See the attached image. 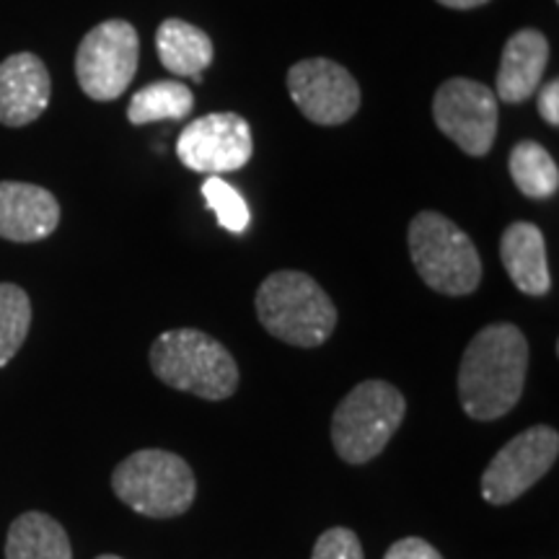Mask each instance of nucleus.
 <instances>
[{"label":"nucleus","mask_w":559,"mask_h":559,"mask_svg":"<svg viewBox=\"0 0 559 559\" xmlns=\"http://www.w3.org/2000/svg\"><path fill=\"white\" fill-rule=\"evenodd\" d=\"M432 117L438 130L451 138L466 156H487L498 135V96L485 83L451 79L432 99Z\"/></svg>","instance_id":"1a4fd4ad"},{"label":"nucleus","mask_w":559,"mask_h":559,"mask_svg":"<svg viewBox=\"0 0 559 559\" xmlns=\"http://www.w3.org/2000/svg\"><path fill=\"white\" fill-rule=\"evenodd\" d=\"M111 489L124 506L148 519H177L198 498L192 466L171 451L130 453L111 474Z\"/></svg>","instance_id":"39448f33"},{"label":"nucleus","mask_w":559,"mask_h":559,"mask_svg":"<svg viewBox=\"0 0 559 559\" xmlns=\"http://www.w3.org/2000/svg\"><path fill=\"white\" fill-rule=\"evenodd\" d=\"M32 326V304L26 290L0 283V368L9 366L24 345Z\"/></svg>","instance_id":"aec40b11"},{"label":"nucleus","mask_w":559,"mask_h":559,"mask_svg":"<svg viewBox=\"0 0 559 559\" xmlns=\"http://www.w3.org/2000/svg\"><path fill=\"white\" fill-rule=\"evenodd\" d=\"M96 559H122V557H117V555H102V557H96Z\"/></svg>","instance_id":"a878e982"},{"label":"nucleus","mask_w":559,"mask_h":559,"mask_svg":"<svg viewBox=\"0 0 559 559\" xmlns=\"http://www.w3.org/2000/svg\"><path fill=\"white\" fill-rule=\"evenodd\" d=\"M500 260L510 280L526 296H547L551 288L547 241L539 226L519 221L510 223L500 239Z\"/></svg>","instance_id":"2eb2a0df"},{"label":"nucleus","mask_w":559,"mask_h":559,"mask_svg":"<svg viewBox=\"0 0 559 559\" xmlns=\"http://www.w3.org/2000/svg\"><path fill=\"white\" fill-rule=\"evenodd\" d=\"M254 153L249 122L234 111H215L187 124L177 138V156L187 169L221 177L239 171Z\"/></svg>","instance_id":"9d476101"},{"label":"nucleus","mask_w":559,"mask_h":559,"mask_svg":"<svg viewBox=\"0 0 559 559\" xmlns=\"http://www.w3.org/2000/svg\"><path fill=\"white\" fill-rule=\"evenodd\" d=\"M440 5L445 9H456V11H469V9H479V5L489 3V0H438Z\"/></svg>","instance_id":"393cba45"},{"label":"nucleus","mask_w":559,"mask_h":559,"mask_svg":"<svg viewBox=\"0 0 559 559\" xmlns=\"http://www.w3.org/2000/svg\"><path fill=\"white\" fill-rule=\"evenodd\" d=\"M151 368L166 386L207 402H223L239 389V366L226 345L200 330H169L151 345Z\"/></svg>","instance_id":"7ed1b4c3"},{"label":"nucleus","mask_w":559,"mask_h":559,"mask_svg":"<svg viewBox=\"0 0 559 559\" xmlns=\"http://www.w3.org/2000/svg\"><path fill=\"white\" fill-rule=\"evenodd\" d=\"M510 177L528 200H549L559 190V169L544 145L523 140L510 153Z\"/></svg>","instance_id":"6ab92c4d"},{"label":"nucleus","mask_w":559,"mask_h":559,"mask_svg":"<svg viewBox=\"0 0 559 559\" xmlns=\"http://www.w3.org/2000/svg\"><path fill=\"white\" fill-rule=\"evenodd\" d=\"M409 257L423 283L443 296H469L479 288L481 260L469 236L436 210L409 223Z\"/></svg>","instance_id":"423d86ee"},{"label":"nucleus","mask_w":559,"mask_h":559,"mask_svg":"<svg viewBox=\"0 0 559 559\" xmlns=\"http://www.w3.org/2000/svg\"><path fill=\"white\" fill-rule=\"evenodd\" d=\"M288 91L311 122L332 124L347 122L360 107V86L347 68L326 58L300 60L288 70Z\"/></svg>","instance_id":"9b49d317"},{"label":"nucleus","mask_w":559,"mask_h":559,"mask_svg":"<svg viewBox=\"0 0 559 559\" xmlns=\"http://www.w3.org/2000/svg\"><path fill=\"white\" fill-rule=\"evenodd\" d=\"M383 559H443V555L419 536H407L391 544Z\"/></svg>","instance_id":"5701e85b"},{"label":"nucleus","mask_w":559,"mask_h":559,"mask_svg":"<svg viewBox=\"0 0 559 559\" xmlns=\"http://www.w3.org/2000/svg\"><path fill=\"white\" fill-rule=\"evenodd\" d=\"M257 317L272 337L293 347H319L337 326L332 298L311 275L280 270L257 290Z\"/></svg>","instance_id":"f03ea898"},{"label":"nucleus","mask_w":559,"mask_h":559,"mask_svg":"<svg viewBox=\"0 0 559 559\" xmlns=\"http://www.w3.org/2000/svg\"><path fill=\"white\" fill-rule=\"evenodd\" d=\"M407 415V400L394 383L370 379L355 386L332 415L334 451L347 464H368L386 449Z\"/></svg>","instance_id":"20e7f679"},{"label":"nucleus","mask_w":559,"mask_h":559,"mask_svg":"<svg viewBox=\"0 0 559 559\" xmlns=\"http://www.w3.org/2000/svg\"><path fill=\"white\" fill-rule=\"evenodd\" d=\"M539 115L544 117V122H549L551 128H557L559 124V83L557 81H549L544 83L542 91H539Z\"/></svg>","instance_id":"b1692460"},{"label":"nucleus","mask_w":559,"mask_h":559,"mask_svg":"<svg viewBox=\"0 0 559 559\" xmlns=\"http://www.w3.org/2000/svg\"><path fill=\"white\" fill-rule=\"evenodd\" d=\"M5 559H73V549L66 528L52 515L32 510L11 523Z\"/></svg>","instance_id":"f3484780"},{"label":"nucleus","mask_w":559,"mask_h":559,"mask_svg":"<svg viewBox=\"0 0 559 559\" xmlns=\"http://www.w3.org/2000/svg\"><path fill=\"white\" fill-rule=\"evenodd\" d=\"M528 342L515 324H489L469 342L459 366V402L472 419L489 423L521 402Z\"/></svg>","instance_id":"f257e3e1"},{"label":"nucleus","mask_w":559,"mask_h":559,"mask_svg":"<svg viewBox=\"0 0 559 559\" xmlns=\"http://www.w3.org/2000/svg\"><path fill=\"white\" fill-rule=\"evenodd\" d=\"M559 456V436L549 425H534L508 440L481 474V498L489 506H508L547 477Z\"/></svg>","instance_id":"6e6552de"},{"label":"nucleus","mask_w":559,"mask_h":559,"mask_svg":"<svg viewBox=\"0 0 559 559\" xmlns=\"http://www.w3.org/2000/svg\"><path fill=\"white\" fill-rule=\"evenodd\" d=\"M158 60L177 79H202L213 62V39L200 26L181 19H166L156 32Z\"/></svg>","instance_id":"dca6fc26"},{"label":"nucleus","mask_w":559,"mask_h":559,"mask_svg":"<svg viewBox=\"0 0 559 559\" xmlns=\"http://www.w3.org/2000/svg\"><path fill=\"white\" fill-rule=\"evenodd\" d=\"M50 73L32 52L11 55L0 62V122L24 128L50 104Z\"/></svg>","instance_id":"f8f14e48"},{"label":"nucleus","mask_w":559,"mask_h":559,"mask_svg":"<svg viewBox=\"0 0 559 559\" xmlns=\"http://www.w3.org/2000/svg\"><path fill=\"white\" fill-rule=\"evenodd\" d=\"M60 205L45 187L0 181V239L16 243L41 241L58 228Z\"/></svg>","instance_id":"ddd939ff"},{"label":"nucleus","mask_w":559,"mask_h":559,"mask_svg":"<svg viewBox=\"0 0 559 559\" xmlns=\"http://www.w3.org/2000/svg\"><path fill=\"white\" fill-rule=\"evenodd\" d=\"M202 198L207 200V207L213 210L221 226L230 230V234H243L249 228L251 213L247 200L226 179L207 177L205 185H202Z\"/></svg>","instance_id":"412c9836"},{"label":"nucleus","mask_w":559,"mask_h":559,"mask_svg":"<svg viewBox=\"0 0 559 559\" xmlns=\"http://www.w3.org/2000/svg\"><path fill=\"white\" fill-rule=\"evenodd\" d=\"M194 96L190 86L181 81H156L151 86L140 88L130 99L128 120L132 124H151V122H179L192 115Z\"/></svg>","instance_id":"a211bd4d"},{"label":"nucleus","mask_w":559,"mask_h":559,"mask_svg":"<svg viewBox=\"0 0 559 559\" xmlns=\"http://www.w3.org/2000/svg\"><path fill=\"white\" fill-rule=\"evenodd\" d=\"M140 37L122 19L102 21L83 37L75 55V75L83 94L94 102H115L135 79Z\"/></svg>","instance_id":"0eeeda50"},{"label":"nucleus","mask_w":559,"mask_h":559,"mask_svg":"<svg viewBox=\"0 0 559 559\" xmlns=\"http://www.w3.org/2000/svg\"><path fill=\"white\" fill-rule=\"evenodd\" d=\"M549 62V41L542 32L521 29L506 41L498 70V99L506 104L528 102L542 86Z\"/></svg>","instance_id":"4468645a"},{"label":"nucleus","mask_w":559,"mask_h":559,"mask_svg":"<svg viewBox=\"0 0 559 559\" xmlns=\"http://www.w3.org/2000/svg\"><path fill=\"white\" fill-rule=\"evenodd\" d=\"M311 559H366L362 557L360 539L355 531L345 526L330 528L319 536L317 544H313Z\"/></svg>","instance_id":"4be33fe9"}]
</instances>
